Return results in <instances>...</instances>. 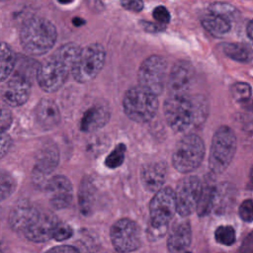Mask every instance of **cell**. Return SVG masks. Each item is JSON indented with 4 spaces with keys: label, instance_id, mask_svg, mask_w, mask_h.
Masks as SVG:
<instances>
[{
    "label": "cell",
    "instance_id": "40",
    "mask_svg": "<svg viewBox=\"0 0 253 253\" xmlns=\"http://www.w3.org/2000/svg\"><path fill=\"white\" fill-rule=\"evenodd\" d=\"M122 6L129 11L132 12H139L143 8V2L139 0H129V1H122Z\"/></svg>",
    "mask_w": 253,
    "mask_h": 253
},
{
    "label": "cell",
    "instance_id": "20",
    "mask_svg": "<svg viewBox=\"0 0 253 253\" xmlns=\"http://www.w3.org/2000/svg\"><path fill=\"white\" fill-rule=\"evenodd\" d=\"M110 116V109L106 104H95L83 114L80 129L84 132L96 131L109 122Z\"/></svg>",
    "mask_w": 253,
    "mask_h": 253
},
{
    "label": "cell",
    "instance_id": "32",
    "mask_svg": "<svg viewBox=\"0 0 253 253\" xmlns=\"http://www.w3.org/2000/svg\"><path fill=\"white\" fill-rule=\"evenodd\" d=\"M238 213L242 220L246 222L253 221V200L252 199L244 200L239 206Z\"/></svg>",
    "mask_w": 253,
    "mask_h": 253
},
{
    "label": "cell",
    "instance_id": "17",
    "mask_svg": "<svg viewBox=\"0 0 253 253\" xmlns=\"http://www.w3.org/2000/svg\"><path fill=\"white\" fill-rule=\"evenodd\" d=\"M41 211L27 200L18 202L9 213V224L14 231H24L38 218Z\"/></svg>",
    "mask_w": 253,
    "mask_h": 253
},
{
    "label": "cell",
    "instance_id": "11",
    "mask_svg": "<svg viewBox=\"0 0 253 253\" xmlns=\"http://www.w3.org/2000/svg\"><path fill=\"white\" fill-rule=\"evenodd\" d=\"M201 189L200 179L193 175L182 178L177 184L176 191H174L176 210L181 216L186 217L196 210Z\"/></svg>",
    "mask_w": 253,
    "mask_h": 253
},
{
    "label": "cell",
    "instance_id": "46",
    "mask_svg": "<svg viewBox=\"0 0 253 253\" xmlns=\"http://www.w3.org/2000/svg\"><path fill=\"white\" fill-rule=\"evenodd\" d=\"M249 177H250V182H251V185L253 187V166L251 167V170H250V174H249Z\"/></svg>",
    "mask_w": 253,
    "mask_h": 253
},
{
    "label": "cell",
    "instance_id": "10",
    "mask_svg": "<svg viewBox=\"0 0 253 253\" xmlns=\"http://www.w3.org/2000/svg\"><path fill=\"white\" fill-rule=\"evenodd\" d=\"M111 241L119 253H129L139 248L141 244L140 228L129 218H121L116 221L110 231Z\"/></svg>",
    "mask_w": 253,
    "mask_h": 253
},
{
    "label": "cell",
    "instance_id": "28",
    "mask_svg": "<svg viewBox=\"0 0 253 253\" xmlns=\"http://www.w3.org/2000/svg\"><path fill=\"white\" fill-rule=\"evenodd\" d=\"M16 189V181L6 171L0 170V201L10 197Z\"/></svg>",
    "mask_w": 253,
    "mask_h": 253
},
{
    "label": "cell",
    "instance_id": "15",
    "mask_svg": "<svg viewBox=\"0 0 253 253\" xmlns=\"http://www.w3.org/2000/svg\"><path fill=\"white\" fill-rule=\"evenodd\" d=\"M59 161V152L56 145L47 143L43 145L37 154L35 167L33 169V180L42 183L46 176L53 172Z\"/></svg>",
    "mask_w": 253,
    "mask_h": 253
},
{
    "label": "cell",
    "instance_id": "29",
    "mask_svg": "<svg viewBox=\"0 0 253 253\" xmlns=\"http://www.w3.org/2000/svg\"><path fill=\"white\" fill-rule=\"evenodd\" d=\"M125 154H126V145L124 143H119L112 150V152L107 156L105 160V165L111 169L120 167L125 160Z\"/></svg>",
    "mask_w": 253,
    "mask_h": 253
},
{
    "label": "cell",
    "instance_id": "39",
    "mask_svg": "<svg viewBox=\"0 0 253 253\" xmlns=\"http://www.w3.org/2000/svg\"><path fill=\"white\" fill-rule=\"evenodd\" d=\"M139 24L142 27V29L144 31L148 32V33H159V32H162L165 29L164 25H161V24H158V23L140 21Z\"/></svg>",
    "mask_w": 253,
    "mask_h": 253
},
{
    "label": "cell",
    "instance_id": "36",
    "mask_svg": "<svg viewBox=\"0 0 253 253\" xmlns=\"http://www.w3.org/2000/svg\"><path fill=\"white\" fill-rule=\"evenodd\" d=\"M236 121L240 126L239 127H241L243 130L253 132V117L245 114H240L239 117L236 118Z\"/></svg>",
    "mask_w": 253,
    "mask_h": 253
},
{
    "label": "cell",
    "instance_id": "2",
    "mask_svg": "<svg viewBox=\"0 0 253 253\" xmlns=\"http://www.w3.org/2000/svg\"><path fill=\"white\" fill-rule=\"evenodd\" d=\"M168 126L176 132H184L204 123L208 104L202 96H167L163 105Z\"/></svg>",
    "mask_w": 253,
    "mask_h": 253
},
{
    "label": "cell",
    "instance_id": "42",
    "mask_svg": "<svg viewBox=\"0 0 253 253\" xmlns=\"http://www.w3.org/2000/svg\"><path fill=\"white\" fill-rule=\"evenodd\" d=\"M0 253H11L8 243L1 235H0Z\"/></svg>",
    "mask_w": 253,
    "mask_h": 253
},
{
    "label": "cell",
    "instance_id": "6",
    "mask_svg": "<svg viewBox=\"0 0 253 253\" xmlns=\"http://www.w3.org/2000/svg\"><path fill=\"white\" fill-rule=\"evenodd\" d=\"M205 151V143L199 135L194 133L184 135L177 143L172 155L174 168L181 173L194 171L202 163Z\"/></svg>",
    "mask_w": 253,
    "mask_h": 253
},
{
    "label": "cell",
    "instance_id": "1",
    "mask_svg": "<svg viewBox=\"0 0 253 253\" xmlns=\"http://www.w3.org/2000/svg\"><path fill=\"white\" fill-rule=\"evenodd\" d=\"M80 51L81 47L77 43L66 42L39 64L36 76L41 89L46 93H53L62 87Z\"/></svg>",
    "mask_w": 253,
    "mask_h": 253
},
{
    "label": "cell",
    "instance_id": "14",
    "mask_svg": "<svg viewBox=\"0 0 253 253\" xmlns=\"http://www.w3.org/2000/svg\"><path fill=\"white\" fill-rule=\"evenodd\" d=\"M44 189L54 209L62 210L70 206L73 198V188L67 177L63 175L52 176L45 182Z\"/></svg>",
    "mask_w": 253,
    "mask_h": 253
},
{
    "label": "cell",
    "instance_id": "34",
    "mask_svg": "<svg viewBox=\"0 0 253 253\" xmlns=\"http://www.w3.org/2000/svg\"><path fill=\"white\" fill-rule=\"evenodd\" d=\"M12 113L9 108L0 103V132H5L12 124Z\"/></svg>",
    "mask_w": 253,
    "mask_h": 253
},
{
    "label": "cell",
    "instance_id": "21",
    "mask_svg": "<svg viewBox=\"0 0 253 253\" xmlns=\"http://www.w3.org/2000/svg\"><path fill=\"white\" fill-rule=\"evenodd\" d=\"M36 119L44 129H50L60 122V112L53 100L42 98L36 108Z\"/></svg>",
    "mask_w": 253,
    "mask_h": 253
},
{
    "label": "cell",
    "instance_id": "12",
    "mask_svg": "<svg viewBox=\"0 0 253 253\" xmlns=\"http://www.w3.org/2000/svg\"><path fill=\"white\" fill-rule=\"evenodd\" d=\"M194 79L195 69L193 65L186 60L177 61L168 75V96L190 95V91L194 85Z\"/></svg>",
    "mask_w": 253,
    "mask_h": 253
},
{
    "label": "cell",
    "instance_id": "18",
    "mask_svg": "<svg viewBox=\"0 0 253 253\" xmlns=\"http://www.w3.org/2000/svg\"><path fill=\"white\" fill-rule=\"evenodd\" d=\"M167 164L164 161H152L142 166L140 181L143 188L151 193H156L166 180Z\"/></svg>",
    "mask_w": 253,
    "mask_h": 253
},
{
    "label": "cell",
    "instance_id": "38",
    "mask_svg": "<svg viewBox=\"0 0 253 253\" xmlns=\"http://www.w3.org/2000/svg\"><path fill=\"white\" fill-rule=\"evenodd\" d=\"M237 253H253V230L244 238Z\"/></svg>",
    "mask_w": 253,
    "mask_h": 253
},
{
    "label": "cell",
    "instance_id": "8",
    "mask_svg": "<svg viewBox=\"0 0 253 253\" xmlns=\"http://www.w3.org/2000/svg\"><path fill=\"white\" fill-rule=\"evenodd\" d=\"M167 69L164 57L157 54L148 56L138 69L139 86L155 96L160 95L167 83Z\"/></svg>",
    "mask_w": 253,
    "mask_h": 253
},
{
    "label": "cell",
    "instance_id": "4",
    "mask_svg": "<svg viewBox=\"0 0 253 253\" xmlns=\"http://www.w3.org/2000/svg\"><path fill=\"white\" fill-rule=\"evenodd\" d=\"M126 115L133 122L147 123L157 114L159 103L157 96L151 94L140 86L129 88L123 99Z\"/></svg>",
    "mask_w": 253,
    "mask_h": 253
},
{
    "label": "cell",
    "instance_id": "33",
    "mask_svg": "<svg viewBox=\"0 0 253 253\" xmlns=\"http://www.w3.org/2000/svg\"><path fill=\"white\" fill-rule=\"evenodd\" d=\"M72 234H73L72 228L68 224L59 221L55 227L52 238L55 239L56 241H63V240H66L69 237H71Z\"/></svg>",
    "mask_w": 253,
    "mask_h": 253
},
{
    "label": "cell",
    "instance_id": "7",
    "mask_svg": "<svg viewBox=\"0 0 253 253\" xmlns=\"http://www.w3.org/2000/svg\"><path fill=\"white\" fill-rule=\"evenodd\" d=\"M105 59L106 50L100 43H91L81 48L71 71L73 78L79 83L91 81L102 70Z\"/></svg>",
    "mask_w": 253,
    "mask_h": 253
},
{
    "label": "cell",
    "instance_id": "43",
    "mask_svg": "<svg viewBox=\"0 0 253 253\" xmlns=\"http://www.w3.org/2000/svg\"><path fill=\"white\" fill-rule=\"evenodd\" d=\"M246 32H247V36L248 38L250 39V41L253 42V20L249 22V24L247 25V29H246Z\"/></svg>",
    "mask_w": 253,
    "mask_h": 253
},
{
    "label": "cell",
    "instance_id": "3",
    "mask_svg": "<svg viewBox=\"0 0 253 253\" xmlns=\"http://www.w3.org/2000/svg\"><path fill=\"white\" fill-rule=\"evenodd\" d=\"M57 38L55 26L42 17H32L25 21L20 31L23 49L31 55H42L49 51Z\"/></svg>",
    "mask_w": 253,
    "mask_h": 253
},
{
    "label": "cell",
    "instance_id": "25",
    "mask_svg": "<svg viewBox=\"0 0 253 253\" xmlns=\"http://www.w3.org/2000/svg\"><path fill=\"white\" fill-rule=\"evenodd\" d=\"M16 64V55L9 44L0 41V82L6 80Z\"/></svg>",
    "mask_w": 253,
    "mask_h": 253
},
{
    "label": "cell",
    "instance_id": "47",
    "mask_svg": "<svg viewBox=\"0 0 253 253\" xmlns=\"http://www.w3.org/2000/svg\"><path fill=\"white\" fill-rule=\"evenodd\" d=\"M186 253H191V252H186Z\"/></svg>",
    "mask_w": 253,
    "mask_h": 253
},
{
    "label": "cell",
    "instance_id": "13",
    "mask_svg": "<svg viewBox=\"0 0 253 253\" xmlns=\"http://www.w3.org/2000/svg\"><path fill=\"white\" fill-rule=\"evenodd\" d=\"M32 90V79L20 72L14 71L10 79L4 85L1 95L6 105L10 107H20L24 105Z\"/></svg>",
    "mask_w": 253,
    "mask_h": 253
},
{
    "label": "cell",
    "instance_id": "30",
    "mask_svg": "<svg viewBox=\"0 0 253 253\" xmlns=\"http://www.w3.org/2000/svg\"><path fill=\"white\" fill-rule=\"evenodd\" d=\"M215 240L225 246H230L235 242V230L230 225H220L214 232Z\"/></svg>",
    "mask_w": 253,
    "mask_h": 253
},
{
    "label": "cell",
    "instance_id": "5",
    "mask_svg": "<svg viewBox=\"0 0 253 253\" xmlns=\"http://www.w3.org/2000/svg\"><path fill=\"white\" fill-rule=\"evenodd\" d=\"M236 144V135L231 127L221 126L215 130L209 158V166L213 173L220 174L228 168L234 157Z\"/></svg>",
    "mask_w": 253,
    "mask_h": 253
},
{
    "label": "cell",
    "instance_id": "48",
    "mask_svg": "<svg viewBox=\"0 0 253 253\" xmlns=\"http://www.w3.org/2000/svg\"><path fill=\"white\" fill-rule=\"evenodd\" d=\"M0 212H1V210H0Z\"/></svg>",
    "mask_w": 253,
    "mask_h": 253
},
{
    "label": "cell",
    "instance_id": "27",
    "mask_svg": "<svg viewBox=\"0 0 253 253\" xmlns=\"http://www.w3.org/2000/svg\"><path fill=\"white\" fill-rule=\"evenodd\" d=\"M209 11L211 14L218 16L229 23L235 20L239 15V11L236 7L226 2H213L209 6Z\"/></svg>",
    "mask_w": 253,
    "mask_h": 253
},
{
    "label": "cell",
    "instance_id": "23",
    "mask_svg": "<svg viewBox=\"0 0 253 253\" xmlns=\"http://www.w3.org/2000/svg\"><path fill=\"white\" fill-rule=\"evenodd\" d=\"M221 51L229 58L239 62H250L253 59V49L242 42H223L219 44Z\"/></svg>",
    "mask_w": 253,
    "mask_h": 253
},
{
    "label": "cell",
    "instance_id": "44",
    "mask_svg": "<svg viewBox=\"0 0 253 253\" xmlns=\"http://www.w3.org/2000/svg\"><path fill=\"white\" fill-rule=\"evenodd\" d=\"M245 104H244V108L246 109V110H250V111H252L253 112V101H246V102H244Z\"/></svg>",
    "mask_w": 253,
    "mask_h": 253
},
{
    "label": "cell",
    "instance_id": "37",
    "mask_svg": "<svg viewBox=\"0 0 253 253\" xmlns=\"http://www.w3.org/2000/svg\"><path fill=\"white\" fill-rule=\"evenodd\" d=\"M12 145V139L6 132H0V159L3 158L9 151Z\"/></svg>",
    "mask_w": 253,
    "mask_h": 253
},
{
    "label": "cell",
    "instance_id": "22",
    "mask_svg": "<svg viewBox=\"0 0 253 253\" xmlns=\"http://www.w3.org/2000/svg\"><path fill=\"white\" fill-rule=\"evenodd\" d=\"M96 202V188L89 177H84L78 190V204L82 214L90 215Z\"/></svg>",
    "mask_w": 253,
    "mask_h": 253
},
{
    "label": "cell",
    "instance_id": "9",
    "mask_svg": "<svg viewBox=\"0 0 253 253\" xmlns=\"http://www.w3.org/2000/svg\"><path fill=\"white\" fill-rule=\"evenodd\" d=\"M176 211L174 190L169 187L162 188L154 194L150 201V220L148 225L156 228L167 227L169 221L172 219Z\"/></svg>",
    "mask_w": 253,
    "mask_h": 253
},
{
    "label": "cell",
    "instance_id": "45",
    "mask_svg": "<svg viewBox=\"0 0 253 253\" xmlns=\"http://www.w3.org/2000/svg\"><path fill=\"white\" fill-rule=\"evenodd\" d=\"M73 24H74L75 26H80V25L84 24V21H83L82 19H80V18H74V19H73Z\"/></svg>",
    "mask_w": 253,
    "mask_h": 253
},
{
    "label": "cell",
    "instance_id": "19",
    "mask_svg": "<svg viewBox=\"0 0 253 253\" xmlns=\"http://www.w3.org/2000/svg\"><path fill=\"white\" fill-rule=\"evenodd\" d=\"M192 241V228L188 220L175 222L167 239V248L171 253H181L186 250Z\"/></svg>",
    "mask_w": 253,
    "mask_h": 253
},
{
    "label": "cell",
    "instance_id": "24",
    "mask_svg": "<svg viewBox=\"0 0 253 253\" xmlns=\"http://www.w3.org/2000/svg\"><path fill=\"white\" fill-rule=\"evenodd\" d=\"M217 189L210 184L202 186L196 211L200 216H205L212 210L216 200Z\"/></svg>",
    "mask_w": 253,
    "mask_h": 253
},
{
    "label": "cell",
    "instance_id": "41",
    "mask_svg": "<svg viewBox=\"0 0 253 253\" xmlns=\"http://www.w3.org/2000/svg\"><path fill=\"white\" fill-rule=\"evenodd\" d=\"M44 253H79V250L73 246L69 245H59L50 248Z\"/></svg>",
    "mask_w": 253,
    "mask_h": 253
},
{
    "label": "cell",
    "instance_id": "31",
    "mask_svg": "<svg viewBox=\"0 0 253 253\" xmlns=\"http://www.w3.org/2000/svg\"><path fill=\"white\" fill-rule=\"evenodd\" d=\"M230 92L234 100L244 103L250 99L252 94V89H251V86L245 82H236L232 84L230 88Z\"/></svg>",
    "mask_w": 253,
    "mask_h": 253
},
{
    "label": "cell",
    "instance_id": "26",
    "mask_svg": "<svg viewBox=\"0 0 253 253\" xmlns=\"http://www.w3.org/2000/svg\"><path fill=\"white\" fill-rule=\"evenodd\" d=\"M203 27L211 35L220 37L227 34L230 30V23L218 16L210 14L202 19Z\"/></svg>",
    "mask_w": 253,
    "mask_h": 253
},
{
    "label": "cell",
    "instance_id": "35",
    "mask_svg": "<svg viewBox=\"0 0 253 253\" xmlns=\"http://www.w3.org/2000/svg\"><path fill=\"white\" fill-rule=\"evenodd\" d=\"M152 15L158 24L165 26L170 22V13L164 6H157L154 8Z\"/></svg>",
    "mask_w": 253,
    "mask_h": 253
},
{
    "label": "cell",
    "instance_id": "16",
    "mask_svg": "<svg viewBox=\"0 0 253 253\" xmlns=\"http://www.w3.org/2000/svg\"><path fill=\"white\" fill-rule=\"evenodd\" d=\"M59 220L56 215L51 212L43 211L40 213L38 218L24 231L27 239L33 242H45L53 237V233Z\"/></svg>",
    "mask_w": 253,
    "mask_h": 253
}]
</instances>
